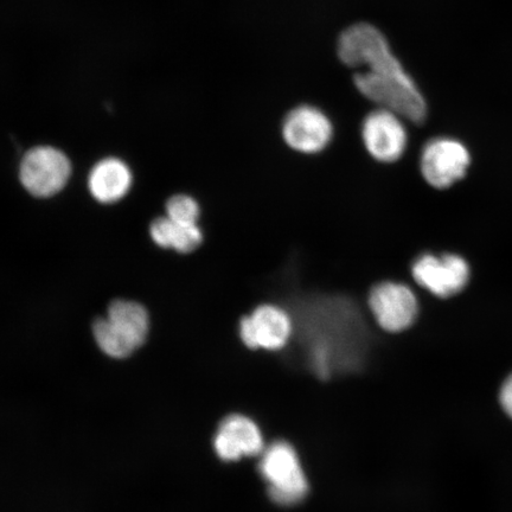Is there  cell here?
Returning a JSON list of instances; mask_svg holds the SVG:
<instances>
[{
  "mask_svg": "<svg viewBox=\"0 0 512 512\" xmlns=\"http://www.w3.org/2000/svg\"><path fill=\"white\" fill-rule=\"evenodd\" d=\"M337 51L345 66L358 69L354 82L364 98L414 124L424 123V95L379 29L368 23L352 25L339 37Z\"/></svg>",
  "mask_w": 512,
  "mask_h": 512,
  "instance_id": "obj_1",
  "label": "cell"
},
{
  "mask_svg": "<svg viewBox=\"0 0 512 512\" xmlns=\"http://www.w3.org/2000/svg\"><path fill=\"white\" fill-rule=\"evenodd\" d=\"M150 331L149 313L143 305L115 300L108 307L107 317L96 320L93 334L104 354L126 358L142 347Z\"/></svg>",
  "mask_w": 512,
  "mask_h": 512,
  "instance_id": "obj_2",
  "label": "cell"
},
{
  "mask_svg": "<svg viewBox=\"0 0 512 512\" xmlns=\"http://www.w3.org/2000/svg\"><path fill=\"white\" fill-rule=\"evenodd\" d=\"M259 470L268 485V495L274 503L285 507L297 504L303 501L309 491V483L298 454L285 441H277L266 448Z\"/></svg>",
  "mask_w": 512,
  "mask_h": 512,
  "instance_id": "obj_3",
  "label": "cell"
},
{
  "mask_svg": "<svg viewBox=\"0 0 512 512\" xmlns=\"http://www.w3.org/2000/svg\"><path fill=\"white\" fill-rule=\"evenodd\" d=\"M368 307L375 323L388 334L408 330L419 315V302L414 291L399 281H381L371 287Z\"/></svg>",
  "mask_w": 512,
  "mask_h": 512,
  "instance_id": "obj_4",
  "label": "cell"
},
{
  "mask_svg": "<svg viewBox=\"0 0 512 512\" xmlns=\"http://www.w3.org/2000/svg\"><path fill=\"white\" fill-rule=\"evenodd\" d=\"M293 332L292 317L283 307L270 303L256 306L239 322L241 342L251 350H283L290 343Z\"/></svg>",
  "mask_w": 512,
  "mask_h": 512,
  "instance_id": "obj_5",
  "label": "cell"
},
{
  "mask_svg": "<svg viewBox=\"0 0 512 512\" xmlns=\"http://www.w3.org/2000/svg\"><path fill=\"white\" fill-rule=\"evenodd\" d=\"M411 272L416 284L443 299L462 292L470 279L469 264L456 254H422L413 262Z\"/></svg>",
  "mask_w": 512,
  "mask_h": 512,
  "instance_id": "obj_6",
  "label": "cell"
},
{
  "mask_svg": "<svg viewBox=\"0 0 512 512\" xmlns=\"http://www.w3.org/2000/svg\"><path fill=\"white\" fill-rule=\"evenodd\" d=\"M471 164L469 149L458 139L439 137L422 149L421 175L435 189H447L464 178Z\"/></svg>",
  "mask_w": 512,
  "mask_h": 512,
  "instance_id": "obj_7",
  "label": "cell"
},
{
  "mask_svg": "<svg viewBox=\"0 0 512 512\" xmlns=\"http://www.w3.org/2000/svg\"><path fill=\"white\" fill-rule=\"evenodd\" d=\"M70 174L72 165L67 156L50 146L30 150L19 171L23 187L36 197L56 195L66 187Z\"/></svg>",
  "mask_w": 512,
  "mask_h": 512,
  "instance_id": "obj_8",
  "label": "cell"
},
{
  "mask_svg": "<svg viewBox=\"0 0 512 512\" xmlns=\"http://www.w3.org/2000/svg\"><path fill=\"white\" fill-rule=\"evenodd\" d=\"M362 140L371 158L379 163L392 164L405 155L407 128L399 114L379 108L364 119Z\"/></svg>",
  "mask_w": 512,
  "mask_h": 512,
  "instance_id": "obj_9",
  "label": "cell"
},
{
  "mask_svg": "<svg viewBox=\"0 0 512 512\" xmlns=\"http://www.w3.org/2000/svg\"><path fill=\"white\" fill-rule=\"evenodd\" d=\"M281 133L284 142L293 151L303 155H317L334 138V125L319 108L303 105L286 115Z\"/></svg>",
  "mask_w": 512,
  "mask_h": 512,
  "instance_id": "obj_10",
  "label": "cell"
},
{
  "mask_svg": "<svg viewBox=\"0 0 512 512\" xmlns=\"http://www.w3.org/2000/svg\"><path fill=\"white\" fill-rule=\"evenodd\" d=\"M214 450L224 462H236L258 456L264 451V439L253 420L233 414L221 422L215 434Z\"/></svg>",
  "mask_w": 512,
  "mask_h": 512,
  "instance_id": "obj_11",
  "label": "cell"
},
{
  "mask_svg": "<svg viewBox=\"0 0 512 512\" xmlns=\"http://www.w3.org/2000/svg\"><path fill=\"white\" fill-rule=\"evenodd\" d=\"M132 182V172L123 160L107 158L94 166L88 188L96 201L110 204L123 200Z\"/></svg>",
  "mask_w": 512,
  "mask_h": 512,
  "instance_id": "obj_12",
  "label": "cell"
},
{
  "mask_svg": "<svg viewBox=\"0 0 512 512\" xmlns=\"http://www.w3.org/2000/svg\"><path fill=\"white\" fill-rule=\"evenodd\" d=\"M151 238L159 247L175 249L178 253L188 254L202 245L203 233L198 224L185 226L171 221L168 216L158 217L150 228Z\"/></svg>",
  "mask_w": 512,
  "mask_h": 512,
  "instance_id": "obj_13",
  "label": "cell"
},
{
  "mask_svg": "<svg viewBox=\"0 0 512 512\" xmlns=\"http://www.w3.org/2000/svg\"><path fill=\"white\" fill-rule=\"evenodd\" d=\"M166 216L185 226H195L201 217L200 204L188 195H176L166 203Z\"/></svg>",
  "mask_w": 512,
  "mask_h": 512,
  "instance_id": "obj_14",
  "label": "cell"
},
{
  "mask_svg": "<svg viewBox=\"0 0 512 512\" xmlns=\"http://www.w3.org/2000/svg\"><path fill=\"white\" fill-rule=\"evenodd\" d=\"M499 402H501L503 411L512 419V374L503 383L501 392H499Z\"/></svg>",
  "mask_w": 512,
  "mask_h": 512,
  "instance_id": "obj_15",
  "label": "cell"
}]
</instances>
